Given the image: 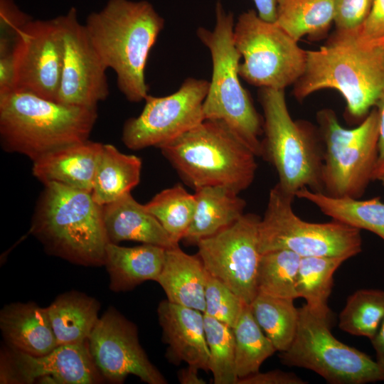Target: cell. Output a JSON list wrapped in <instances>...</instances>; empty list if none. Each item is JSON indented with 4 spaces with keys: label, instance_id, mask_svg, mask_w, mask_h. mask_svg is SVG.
I'll list each match as a JSON object with an SVG mask.
<instances>
[{
    "label": "cell",
    "instance_id": "obj_1",
    "mask_svg": "<svg viewBox=\"0 0 384 384\" xmlns=\"http://www.w3.org/2000/svg\"><path fill=\"white\" fill-rule=\"evenodd\" d=\"M323 89L343 96L351 117H366L384 92V44L364 41L357 31H335L319 49L306 50L294 96L302 101Z\"/></svg>",
    "mask_w": 384,
    "mask_h": 384
},
{
    "label": "cell",
    "instance_id": "obj_2",
    "mask_svg": "<svg viewBox=\"0 0 384 384\" xmlns=\"http://www.w3.org/2000/svg\"><path fill=\"white\" fill-rule=\"evenodd\" d=\"M101 60L116 74L117 85L132 102L144 100L149 87L145 68L164 19L145 0H108L84 24Z\"/></svg>",
    "mask_w": 384,
    "mask_h": 384
},
{
    "label": "cell",
    "instance_id": "obj_3",
    "mask_svg": "<svg viewBox=\"0 0 384 384\" xmlns=\"http://www.w3.org/2000/svg\"><path fill=\"white\" fill-rule=\"evenodd\" d=\"M97 118V107L63 104L14 89L0 93L1 146L33 161L87 140Z\"/></svg>",
    "mask_w": 384,
    "mask_h": 384
},
{
    "label": "cell",
    "instance_id": "obj_4",
    "mask_svg": "<svg viewBox=\"0 0 384 384\" xmlns=\"http://www.w3.org/2000/svg\"><path fill=\"white\" fill-rule=\"evenodd\" d=\"M30 232L50 255L85 267L104 265L109 240L102 206L91 193L55 182L44 184Z\"/></svg>",
    "mask_w": 384,
    "mask_h": 384
},
{
    "label": "cell",
    "instance_id": "obj_5",
    "mask_svg": "<svg viewBox=\"0 0 384 384\" xmlns=\"http://www.w3.org/2000/svg\"><path fill=\"white\" fill-rule=\"evenodd\" d=\"M158 148L194 190L223 186L240 193L252 184L257 169V156L218 120L205 119Z\"/></svg>",
    "mask_w": 384,
    "mask_h": 384
},
{
    "label": "cell",
    "instance_id": "obj_6",
    "mask_svg": "<svg viewBox=\"0 0 384 384\" xmlns=\"http://www.w3.org/2000/svg\"><path fill=\"white\" fill-rule=\"evenodd\" d=\"M234 15L220 1L215 6V25L211 31L199 27L196 34L212 59V78L203 105L205 119L224 123L257 156H262L263 117L239 79L241 55L233 41Z\"/></svg>",
    "mask_w": 384,
    "mask_h": 384
},
{
    "label": "cell",
    "instance_id": "obj_7",
    "mask_svg": "<svg viewBox=\"0 0 384 384\" xmlns=\"http://www.w3.org/2000/svg\"><path fill=\"white\" fill-rule=\"evenodd\" d=\"M258 100L263 111L262 156L275 169L279 186L294 197L303 188L322 191L324 146L319 129L292 119L284 90L260 87Z\"/></svg>",
    "mask_w": 384,
    "mask_h": 384
},
{
    "label": "cell",
    "instance_id": "obj_8",
    "mask_svg": "<svg viewBox=\"0 0 384 384\" xmlns=\"http://www.w3.org/2000/svg\"><path fill=\"white\" fill-rule=\"evenodd\" d=\"M324 145L322 192L334 197L360 198L373 175L378 156L379 117L373 108L356 127L341 126L336 112L316 114Z\"/></svg>",
    "mask_w": 384,
    "mask_h": 384
},
{
    "label": "cell",
    "instance_id": "obj_9",
    "mask_svg": "<svg viewBox=\"0 0 384 384\" xmlns=\"http://www.w3.org/2000/svg\"><path fill=\"white\" fill-rule=\"evenodd\" d=\"M295 197L277 183L269 193L264 216L258 228L261 254L291 250L303 257H342L349 259L362 250L361 230L332 220L310 223L293 210Z\"/></svg>",
    "mask_w": 384,
    "mask_h": 384
},
{
    "label": "cell",
    "instance_id": "obj_10",
    "mask_svg": "<svg viewBox=\"0 0 384 384\" xmlns=\"http://www.w3.org/2000/svg\"><path fill=\"white\" fill-rule=\"evenodd\" d=\"M331 316L299 308L297 332L290 346L279 352L284 365L315 372L332 384H365L384 381L375 361L334 337Z\"/></svg>",
    "mask_w": 384,
    "mask_h": 384
},
{
    "label": "cell",
    "instance_id": "obj_11",
    "mask_svg": "<svg viewBox=\"0 0 384 384\" xmlns=\"http://www.w3.org/2000/svg\"><path fill=\"white\" fill-rule=\"evenodd\" d=\"M233 41L243 58L239 76L252 85L284 90L304 71L306 50L275 22L262 19L253 9L239 15Z\"/></svg>",
    "mask_w": 384,
    "mask_h": 384
},
{
    "label": "cell",
    "instance_id": "obj_12",
    "mask_svg": "<svg viewBox=\"0 0 384 384\" xmlns=\"http://www.w3.org/2000/svg\"><path fill=\"white\" fill-rule=\"evenodd\" d=\"M208 87L206 80L188 78L169 95H147L141 114L124 122L123 143L132 150L159 147L193 129L205 120L203 105Z\"/></svg>",
    "mask_w": 384,
    "mask_h": 384
},
{
    "label": "cell",
    "instance_id": "obj_13",
    "mask_svg": "<svg viewBox=\"0 0 384 384\" xmlns=\"http://www.w3.org/2000/svg\"><path fill=\"white\" fill-rule=\"evenodd\" d=\"M260 220L256 214L244 213L232 225L196 244L208 272L248 305L257 294Z\"/></svg>",
    "mask_w": 384,
    "mask_h": 384
},
{
    "label": "cell",
    "instance_id": "obj_14",
    "mask_svg": "<svg viewBox=\"0 0 384 384\" xmlns=\"http://www.w3.org/2000/svg\"><path fill=\"white\" fill-rule=\"evenodd\" d=\"M14 90L56 102L63 60L62 16L31 20L13 38Z\"/></svg>",
    "mask_w": 384,
    "mask_h": 384
},
{
    "label": "cell",
    "instance_id": "obj_15",
    "mask_svg": "<svg viewBox=\"0 0 384 384\" xmlns=\"http://www.w3.org/2000/svg\"><path fill=\"white\" fill-rule=\"evenodd\" d=\"M87 342L105 380L122 383L133 375L148 384L167 383L140 345L135 324L115 308L109 307L99 318Z\"/></svg>",
    "mask_w": 384,
    "mask_h": 384
},
{
    "label": "cell",
    "instance_id": "obj_16",
    "mask_svg": "<svg viewBox=\"0 0 384 384\" xmlns=\"http://www.w3.org/2000/svg\"><path fill=\"white\" fill-rule=\"evenodd\" d=\"M105 380L90 353L87 342L58 346L33 356L8 345L0 358V383L95 384Z\"/></svg>",
    "mask_w": 384,
    "mask_h": 384
},
{
    "label": "cell",
    "instance_id": "obj_17",
    "mask_svg": "<svg viewBox=\"0 0 384 384\" xmlns=\"http://www.w3.org/2000/svg\"><path fill=\"white\" fill-rule=\"evenodd\" d=\"M63 60L56 102L97 107L109 95L107 68L92 44L74 7L62 15Z\"/></svg>",
    "mask_w": 384,
    "mask_h": 384
},
{
    "label": "cell",
    "instance_id": "obj_18",
    "mask_svg": "<svg viewBox=\"0 0 384 384\" xmlns=\"http://www.w3.org/2000/svg\"><path fill=\"white\" fill-rule=\"evenodd\" d=\"M157 316L163 341L168 344V361L209 371L203 313L165 299L158 305Z\"/></svg>",
    "mask_w": 384,
    "mask_h": 384
},
{
    "label": "cell",
    "instance_id": "obj_19",
    "mask_svg": "<svg viewBox=\"0 0 384 384\" xmlns=\"http://www.w3.org/2000/svg\"><path fill=\"white\" fill-rule=\"evenodd\" d=\"M102 146L87 139L53 151L33 161L32 174L43 184L55 182L92 193Z\"/></svg>",
    "mask_w": 384,
    "mask_h": 384
},
{
    "label": "cell",
    "instance_id": "obj_20",
    "mask_svg": "<svg viewBox=\"0 0 384 384\" xmlns=\"http://www.w3.org/2000/svg\"><path fill=\"white\" fill-rule=\"evenodd\" d=\"M0 329L6 345L30 355L43 356L58 346L46 307L34 302L4 306Z\"/></svg>",
    "mask_w": 384,
    "mask_h": 384
},
{
    "label": "cell",
    "instance_id": "obj_21",
    "mask_svg": "<svg viewBox=\"0 0 384 384\" xmlns=\"http://www.w3.org/2000/svg\"><path fill=\"white\" fill-rule=\"evenodd\" d=\"M105 229L109 242L118 244L132 240L151 244L165 248L175 243L144 205L138 203L127 193L119 198L102 206Z\"/></svg>",
    "mask_w": 384,
    "mask_h": 384
},
{
    "label": "cell",
    "instance_id": "obj_22",
    "mask_svg": "<svg viewBox=\"0 0 384 384\" xmlns=\"http://www.w3.org/2000/svg\"><path fill=\"white\" fill-rule=\"evenodd\" d=\"M208 276L199 255L187 254L177 245L166 248L162 269L156 282L169 301L204 313Z\"/></svg>",
    "mask_w": 384,
    "mask_h": 384
},
{
    "label": "cell",
    "instance_id": "obj_23",
    "mask_svg": "<svg viewBox=\"0 0 384 384\" xmlns=\"http://www.w3.org/2000/svg\"><path fill=\"white\" fill-rule=\"evenodd\" d=\"M166 248L142 244L123 247L108 242L104 265L110 277V289L129 291L148 280L156 281L162 269Z\"/></svg>",
    "mask_w": 384,
    "mask_h": 384
},
{
    "label": "cell",
    "instance_id": "obj_24",
    "mask_svg": "<svg viewBox=\"0 0 384 384\" xmlns=\"http://www.w3.org/2000/svg\"><path fill=\"white\" fill-rule=\"evenodd\" d=\"M195 212L183 240L196 245L237 221L243 214L246 202L239 193L223 186L195 189Z\"/></svg>",
    "mask_w": 384,
    "mask_h": 384
},
{
    "label": "cell",
    "instance_id": "obj_25",
    "mask_svg": "<svg viewBox=\"0 0 384 384\" xmlns=\"http://www.w3.org/2000/svg\"><path fill=\"white\" fill-rule=\"evenodd\" d=\"M46 309L59 346L87 341L99 319L100 304L82 292L70 291L58 295Z\"/></svg>",
    "mask_w": 384,
    "mask_h": 384
},
{
    "label": "cell",
    "instance_id": "obj_26",
    "mask_svg": "<svg viewBox=\"0 0 384 384\" xmlns=\"http://www.w3.org/2000/svg\"><path fill=\"white\" fill-rule=\"evenodd\" d=\"M295 197L313 203L334 220L368 230L384 240V202L380 197L366 200L334 197L308 188L299 190Z\"/></svg>",
    "mask_w": 384,
    "mask_h": 384
},
{
    "label": "cell",
    "instance_id": "obj_27",
    "mask_svg": "<svg viewBox=\"0 0 384 384\" xmlns=\"http://www.w3.org/2000/svg\"><path fill=\"white\" fill-rule=\"evenodd\" d=\"M140 157L122 153L112 144H103L95 173L92 197L100 206L130 193L140 181Z\"/></svg>",
    "mask_w": 384,
    "mask_h": 384
},
{
    "label": "cell",
    "instance_id": "obj_28",
    "mask_svg": "<svg viewBox=\"0 0 384 384\" xmlns=\"http://www.w3.org/2000/svg\"><path fill=\"white\" fill-rule=\"evenodd\" d=\"M334 18V0H279L275 23L299 41L324 38Z\"/></svg>",
    "mask_w": 384,
    "mask_h": 384
},
{
    "label": "cell",
    "instance_id": "obj_29",
    "mask_svg": "<svg viewBox=\"0 0 384 384\" xmlns=\"http://www.w3.org/2000/svg\"><path fill=\"white\" fill-rule=\"evenodd\" d=\"M347 260L342 257H301L296 279L298 298L304 299L306 305L313 311L331 316L327 303L332 290L334 275Z\"/></svg>",
    "mask_w": 384,
    "mask_h": 384
},
{
    "label": "cell",
    "instance_id": "obj_30",
    "mask_svg": "<svg viewBox=\"0 0 384 384\" xmlns=\"http://www.w3.org/2000/svg\"><path fill=\"white\" fill-rule=\"evenodd\" d=\"M294 300L257 292L250 304L256 321L279 352L288 349L297 332L299 308Z\"/></svg>",
    "mask_w": 384,
    "mask_h": 384
},
{
    "label": "cell",
    "instance_id": "obj_31",
    "mask_svg": "<svg viewBox=\"0 0 384 384\" xmlns=\"http://www.w3.org/2000/svg\"><path fill=\"white\" fill-rule=\"evenodd\" d=\"M233 332L238 379L260 371L263 362L277 351L256 321L248 304L233 328Z\"/></svg>",
    "mask_w": 384,
    "mask_h": 384
},
{
    "label": "cell",
    "instance_id": "obj_32",
    "mask_svg": "<svg viewBox=\"0 0 384 384\" xmlns=\"http://www.w3.org/2000/svg\"><path fill=\"white\" fill-rule=\"evenodd\" d=\"M144 206L178 244L193 219L196 198L178 183L156 193Z\"/></svg>",
    "mask_w": 384,
    "mask_h": 384
},
{
    "label": "cell",
    "instance_id": "obj_33",
    "mask_svg": "<svg viewBox=\"0 0 384 384\" xmlns=\"http://www.w3.org/2000/svg\"><path fill=\"white\" fill-rule=\"evenodd\" d=\"M384 319V290L358 289L350 295L338 316L341 330L370 340Z\"/></svg>",
    "mask_w": 384,
    "mask_h": 384
},
{
    "label": "cell",
    "instance_id": "obj_34",
    "mask_svg": "<svg viewBox=\"0 0 384 384\" xmlns=\"http://www.w3.org/2000/svg\"><path fill=\"white\" fill-rule=\"evenodd\" d=\"M301 257L288 250L261 254L257 273V292L295 299L296 279Z\"/></svg>",
    "mask_w": 384,
    "mask_h": 384
},
{
    "label": "cell",
    "instance_id": "obj_35",
    "mask_svg": "<svg viewBox=\"0 0 384 384\" xmlns=\"http://www.w3.org/2000/svg\"><path fill=\"white\" fill-rule=\"evenodd\" d=\"M204 315L206 341L209 349L208 370L215 384H237L233 329Z\"/></svg>",
    "mask_w": 384,
    "mask_h": 384
},
{
    "label": "cell",
    "instance_id": "obj_36",
    "mask_svg": "<svg viewBox=\"0 0 384 384\" xmlns=\"http://www.w3.org/2000/svg\"><path fill=\"white\" fill-rule=\"evenodd\" d=\"M203 314L234 328L245 306L242 299L224 283L208 273Z\"/></svg>",
    "mask_w": 384,
    "mask_h": 384
},
{
    "label": "cell",
    "instance_id": "obj_37",
    "mask_svg": "<svg viewBox=\"0 0 384 384\" xmlns=\"http://www.w3.org/2000/svg\"><path fill=\"white\" fill-rule=\"evenodd\" d=\"M374 0H334L336 31H358L366 20Z\"/></svg>",
    "mask_w": 384,
    "mask_h": 384
},
{
    "label": "cell",
    "instance_id": "obj_38",
    "mask_svg": "<svg viewBox=\"0 0 384 384\" xmlns=\"http://www.w3.org/2000/svg\"><path fill=\"white\" fill-rule=\"evenodd\" d=\"M32 19L18 7L14 0H0L1 36L13 40L16 32Z\"/></svg>",
    "mask_w": 384,
    "mask_h": 384
},
{
    "label": "cell",
    "instance_id": "obj_39",
    "mask_svg": "<svg viewBox=\"0 0 384 384\" xmlns=\"http://www.w3.org/2000/svg\"><path fill=\"white\" fill-rule=\"evenodd\" d=\"M357 33L368 42L384 41V0L373 1L366 20Z\"/></svg>",
    "mask_w": 384,
    "mask_h": 384
},
{
    "label": "cell",
    "instance_id": "obj_40",
    "mask_svg": "<svg viewBox=\"0 0 384 384\" xmlns=\"http://www.w3.org/2000/svg\"><path fill=\"white\" fill-rule=\"evenodd\" d=\"M306 382L294 373L280 370L260 371L247 377L240 378L237 384H306Z\"/></svg>",
    "mask_w": 384,
    "mask_h": 384
},
{
    "label": "cell",
    "instance_id": "obj_41",
    "mask_svg": "<svg viewBox=\"0 0 384 384\" xmlns=\"http://www.w3.org/2000/svg\"><path fill=\"white\" fill-rule=\"evenodd\" d=\"M375 107L378 112L379 129L378 156L373 175V181H376L377 178L384 172V92L378 98Z\"/></svg>",
    "mask_w": 384,
    "mask_h": 384
},
{
    "label": "cell",
    "instance_id": "obj_42",
    "mask_svg": "<svg viewBox=\"0 0 384 384\" xmlns=\"http://www.w3.org/2000/svg\"><path fill=\"white\" fill-rule=\"evenodd\" d=\"M14 89L12 49L0 52V93Z\"/></svg>",
    "mask_w": 384,
    "mask_h": 384
},
{
    "label": "cell",
    "instance_id": "obj_43",
    "mask_svg": "<svg viewBox=\"0 0 384 384\" xmlns=\"http://www.w3.org/2000/svg\"><path fill=\"white\" fill-rule=\"evenodd\" d=\"M258 16L263 20L275 22L279 0H252Z\"/></svg>",
    "mask_w": 384,
    "mask_h": 384
},
{
    "label": "cell",
    "instance_id": "obj_44",
    "mask_svg": "<svg viewBox=\"0 0 384 384\" xmlns=\"http://www.w3.org/2000/svg\"><path fill=\"white\" fill-rule=\"evenodd\" d=\"M370 341L376 353L375 361L384 373V319Z\"/></svg>",
    "mask_w": 384,
    "mask_h": 384
},
{
    "label": "cell",
    "instance_id": "obj_45",
    "mask_svg": "<svg viewBox=\"0 0 384 384\" xmlns=\"http://www.w3.org/2000/svg\"><path fill=\"white\" fill-rule=\"evenodd\" d=\"M198 369L187 365V367L178 370L177 378L181 384H205L206 382L201 378L198 375Z\"/></svg>",
    "mask_w": 384,
    "mask_h": 384
},
{
    "label": "cell",
    "instance_id": "obj_46",
    "mask_svg": "<svg viewBox=\"0 0 384 384\" xmlns=\"http://www.w3.org/2000/svg\"><path fill=\"white\" fill-rule=\"evenodd\" d=\"M376 181H379L383 186H384V172L382 173L376 179Z\"/></svg>",
    "mask_w": 384,
    "mask_h": 384
},
{
    "label": "cell",
    "instance_id": "obj_47",
    "mask_svg": "<svg viewBox=\"0 0 384 384\" xmlns=\"http://www.w3.org/2000/svg\"><path fill=\"white\" fill-rule=\"evenodd\" d=\"M384 44V41H381Z\"/></svg>",
    "mask_w": 384,
    "mask_h": 384
}]
</instances>
